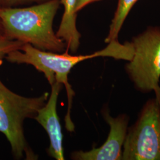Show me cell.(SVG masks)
<instances>
[{
	"instance_id": "obj_6",
	"label": "cell",
	"mask_w": 160,
	"mask_h": 160,
	"mask_svg": "<svg viewBox=\"0 0 160 160\" xmlns=\"http://www.w3.org/2000/svg\"><path fill=\"white\" fill-rule=\"evenodd\" d=\"M104 119L110 127L109 136L100 147L92 148L89 151H75L71 154L74 160H122V147L125 142L128 118L126 115L112 118L108 110L103 111Z\"/></svg>"
},
{
	"instance_id": "obj_5",
	"label": "cell",
	"mask_w": 160,
	"mask_h": 160,
	"mask_svg": "<svg viewBox=\"0 0 160 160\" xmlns=\"http://www.w3.org/2000/svg\"><path fill=\"white\" fill-rule=\"evenodd\" d=\"M123 147L122 160H160V99L146 103Z\"/></svg>"
},
{
	"instance_id": "obj_10",
	"label": "cell",
	"mask_w": 160,
	"mask_h": 160,
	"mask_svg": "<svg viewBox=\"0 0 160 160\" xmlns=\"http://www.w3.org/2000/svg\"><path fill=\"white\" fill-rule=\"evenodd\" d=\"M134 49L132 42H127L123 44L116 40L108 43L103 49L96 52L97 57H111L116 59H123L130 61L133 55Z\"/></svg>"
},
{
	"instance_id": "obj_3",
	"label": "cell",
	"mask_w": 160,
	"mask_h": 160,
	"mask_svg": "<svg viewBox=\"0 0 160 160\" xmlns=\"http://www.w3.org/2000/svg\"><path fill=\"white\" fill-rule=\"evenodd\" d=\"M94 58H96L94 53L86 55H71L67 51L63 53L42 51L30 44L24 43L20 49L9 53L6 59L11 63L33 65L44 74L51 86L56 81L65 86L68 102L65 117V127L68 131L72 132L74 131L75 127L71 118V111L75 92L69 83L68 75L77 63Z\"/></svg>"
},
{
	"instance_id": "obj_2",
	"label": "cell",
	"mask_w": 160,
	"mask_h": 160,
	"mask_svg": "<svg viewBox=\"0 0 160 160\" xmlns=\"http://www.w3.org/2000/svg\"><path fill=\"white\" fill-rule=\"evenodd\" d=\"M49 97L48 92L39 97H23L9 90L0 80V132L8 141L16 159H38L24 136L23 123L26 119H34Z\"/></svg>"
},
{
	"instance_id": "obj_7",
	"label": "cell",
	"mask_w": 160,
	"mask_h": 160,
	"mask_svg": "<svg viewBox=\"0 0 160 160\" xmlns=\"http://www.w3.org/2000/svg\"><path fill=\"white\" fill-rule=\"evenodd\" d=\"M62 85L57 81L51 85V92L46 104L38 111L34 118L48 133L50 140L48 152L51 157L57 160H65L63 136L57 111L58 98Z\"/></svg>"
},
{
	"instance_id": "obj_14",
	"label": "cell",
	"mask_w": 160,
	"mask_h": 160,
	"mask_svg": "<svg viewBox=\"0 0 160 160\" xmlns=\"http://www.w3.org/2000/svg\"><path fill=\"white\" fill-rule=\"evenodd\" d=\"M3 36H6L5 34H4V29L2 25L1 22L0 20V38L3 37Z\"/></svg>"
},
{
	"instance_id": "obj_11",
	"label": "cell",
	"mask_w": 160,
	"mask_h": 160,
	"mask_svg": "<svg viewBox=\"0 0 160 160\" xmlns=\"http://www.w3.org/2000/svg\"><path fill=\"white\" fill-rule=\"evenodd\" d=\"M24 44L19 40L11 39L6 36L0 38V65L9 53L20 49Z\"/></svg>"
},
{
	"instance_id": "obj_4",
	"label": "cell",
	"mask_w": 160,
	"mask_h": 160,
	"mask_svg": "<svg viewBox=\"0 0 160 160\" xmlns=\"http://www.w3.org/2000/svg\"><path fill=\"white\" fill-rule=\"evenodd\" d=\"M134 52L126 65L128 74L140 91H154L160 99V29L150 27L131 42Z\"/></svg>"
},
{
	"instance_id": "obj_12",
	"label": "cell",
	"mask_w": 160,
	"mask_h": 160,
	"mask_svg": "<svg viewBox=\"0 0 160 160\" xmlns=\"http://www.w3.org/2000/svg\"><path fill=\"white\" fill-rule=\"evenodd\" d=\"M48 0H0V4H3L2 7H14L15 6L28 4L31 3L39 4Z\"/></svg>"
},
{
	"instance_id": "obj_1",
	"label": "cell",
	"mask_w": 160,
	"mask_h": 160,
	"mask_svg": "<svg viewBox=\"0 0 160 160\" xmlns=\"http://www.w3.org/2000/svg\"><path fill=\"white\" fill-rule=\"evenodd\" d=\"M61 5L60 0H48L28 7H0L5 36L42 51L63 53L67 50L66 43L53 29Z\"/></svg>"
},
{
	"instance_id": "obj_9",
	"label": "cell",
	"mask_w": 160,
	"mask_h": 160,
	"mask_svg": "<svg viewBox=\"0 0 160 160\" xmlns=\"http://www.w3.org/2000/svg\"><path fill=\"white\" fill-rule=\"evenodd\" d=\"M138 0H118V7L114 17L110 26L109 34L105 39L108 43L112 40H116L123 23L133 6Z\"/></svg>"
},
{
	"instance_id": "obj_13",
	"label": "cell",
	"mask_w": 160,
	"mask_h": 160,
	"mask_svg": "<svg viewBox=\"0 0 160 160\" xmlns=\"http://www.w3.org/2000/svg\"><path fill=\"white\" fill-rule=\"evenodd\" d=\"M99 1L101 0H77L75 4V12L77 13L86 6L91 4L92 2H94Z\"/></svg>"
},
{
	"instance_id": "obj_8",
	"label": "cell",
	"mask_w": 160,
	"mask_h": 160,
	"mask_svg": "<svg viewBox=\"0 0 160 160\" xmlns=\"http://www.w3.org/2000/svg\"><path fill=\"white\" fill-rule=\"evenodd\" d=\"M63 6V16L56 34L67 45V51L75 53L79 48L81 34L76 26L77 0H60Z\"/></svg>"
}]
</instances>
